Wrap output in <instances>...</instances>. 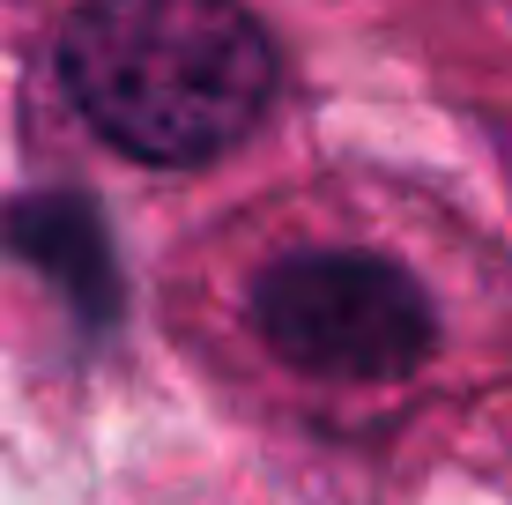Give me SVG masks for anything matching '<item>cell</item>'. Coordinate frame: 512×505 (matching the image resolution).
Instances as JSON below:
<instances>
[{
	"label": "cell",
	"instance_id": "cell-3",
	"mask_svg": "<svg viewBox=\"0 0 512 505\" xmlns=\"http://www.w3.org/2000/svg\"><path fill=\"white\" fill-rule=\"evenodd\" d=\"M0 238L23 268H38L60 305L82 327H112L119 320V268H112V231L82 194H30L0 216Z\"/></svg>",
	"mask_w": 512,
	"mask_h": 505
},
{
	"label": "cell",
	"instance_id": "cell-1",
	"mask_svg": "<svg viewBox=\"0 0 512 505\" xmlns=\"http://www.w3.org/2000/svg\"><path fill=\"white\" fill-rule=\"evenodd\" d=\"M75 112L134 164H208L275 97V38L238 0H82L60 30Z\"/></svg>",
	"mask_w": 512,
	"mask_h": 505
},
{
	"label": "cell",
	"instance_id": "cell-2",
	"mask_svg": "<svg viewBox=\"0 0 512 505\" xmlns=\"http://www.w3.org/2000/svg\"><path fill=\"white\" fill-rule=\"evenodd\" d=\"M253 335L312 379H357L394 387L431 364L438 312L423 283L386 253L357 246H297L253 275Z\"/></svg>",
	"mask_w": 512,
	"mask_h": 505
}]
</instances>
